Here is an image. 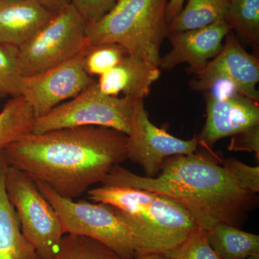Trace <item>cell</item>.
I'll return each mask as SVG.
<instances>
[{
    "label": "cell",
    "mask_w": 259,
    "mask_h": 259,
    "mask_svg": "<svg viewBox=\"0 0 259 259\" xmlns=\"http://www.w3.org/2000/svg\"><path fill=\"white\" fill-rule=\"evenodd\" d=\"M127 139L116 130L83 126L30 133L0 151L9 166L74 199L127 159Z\"/></svg>",
    "instance_id": "cell-1"
},
{
    "label": "cell",
    "mask_w": 259,
    "mask_h": 259,
    "mask_svg": "<svg viewBox=\"0 0 259 259\" xmlns=\"http://www.w3.org/2000/svg\"><path fill=\"white\" fill-rule=\"evenodd\" d=\"M102 184L166 195L179 202L197 226L207 232L221 223L241 228L258 201V194L242 187L226 167L202 153L167 158L155 177L139 176L117 165Z\"/></svg>",
    "instance_id": "cell-2"
},
{
    "label": "cell",
    "mask_w": 259,
    "mask_h": 259,
    "mask_svg": "<svg viewBox=\"0 0 259 259\" xmlns=\"http://www.w3.org/2000/svg\"><path fill=\"white\" fill-rule=\"evenodd\" d=\"M88 193L93 202L115 207L131 231L136 254L165 253L199 228L179 202L163 194L103 185Z\"/></svg>",
    "instance_id": "cell-3"
},
{
    "label": "cell",
    "mask_w": 259,
    "mask_h": 259,
    "mask_svg": "<svg viewBox=\"0 0 259 259\" xmlns=\"http://www.w3.org/2000/svg\"><path fill=\"white\" fill-rule=\"evenodd\" d=\"M168 0H117L97 23L87 27L89 46L114 42L159 67L162 42L168 36L166 10Z\"/></svg>",
    "instance_id": "cell-4"
},
{
    "label": "cell",
    "mask_w": 259,
    "mask_h": 259,
    "mask_svg": "<svg viewBox=\"0 0 259 259\" xmlns=\"http://www.w3.org/2000/svg\"><path fill=\"white\" fill-rule=\"evenodd\" d=\"M36 184L57 212L65 234L79 235L100 242L123 259H132L136 255L128 227L113 206L75 201L60 195L47 184Z\"/></svg>",
    "instance_id": "cell-5"
},
{
    "label": "cell",
    "mask_w": 259,
    "mask_h": 259,
    "mask_svg": "<svg viewBox=\"0 0 259 259\" xmlns=\"http://www.w3.org/2000/svg\"><path fill=\"white\" fill-rule=\"evenodd\" d=\"M5 190L14 207L22 232L40 259H53L64 238L62 223L55 209L28 174L9 166Z\"/></svg>",
    "instance_id": "cell-6"
},
{
    "label": "cell",
    "mask_w": 259,
    "mask_h": 259,
    "mask_svg": "<svg viewBox=\"0 0 259 259\" xmlns=\"http://www.w3.org/2000/svg\"><path fill=\"white\" fill-rule=\"evenodd\" d=\"M136 100L102 93L97 81L77 96L34 121L31 134L83 126H98L129 136L132 130Z\"/></svg>",
    "instance_id": "cell-7"
},
{
    "label": "cell",
    "mask_w": 259,
    "mask_h": 259,
    "mask_svg": "<svg viewBox=\"0 0 259 259\" xmlns=\"http://www.w3.org/2000/svg\"><path fill=\"white\" fill-rule=\"evenodd\" d=\"M87 27L72 5L63 7L46 26L18 48L22 76L39 74L84 51L89 47Z\"/></svg>",
    "instance_id": "cell-8"
},
{
    "label": "cell",
    "mask_w": 259,
    "mask_h": 259,
    "mask_svg": "<svg viewBox=\"0 0 259 259\" xmlns=\"http://www.w3.org/2000/svg\"><path fill=\"white\" fill-rule=\"evenodd\" d=\"M197 138L182 140L151 122L144 100H136L131 134L127 136V158L144 168L147 177L157 176L167 158L196 152Z\"/></svg>",
    "instance_id": "cell-9"
},
{
    "label": "cell",
    "mask_w": 259,
    "mask_h": 259,
    "mask_svg": "<svg viewBox=\"0 0 259 259\" xmlns=\"http://www.w3.org/2000/svg\"><path fill=\"white\" fill-rule=\"evenodd\" d=\"M83 51L39 74L23 76L21 96L35 118L47 115L96 82L83 69Z\"/></svg>",
    "instance_id": "cell-10"
},
{
    "label": "cell",
    "mask_w": 259,
    "mask_h": 259,
    "mask_svg": "<svg viewBox=\"0 0 259 259\" xmlns=\"http://www.w3.org/2000/svg\"><path fill=\"white\" fill-rule=\"evenodd\" d=\"M225 39L219 54L196 74L191 88L205 92L214 83H228L238 93L258 102V59L243 49L232 30Z\"/></svg>",
    "instance_id": "cell-11"
},
{
    "label": "cell",
    "mask_w": 259,
    "mask_h": 259,
    "mask_svg": "<svg viewBox=\"0 0 259 259\" xmlns=\"http://www.w3.org/2000/svg\"><path fill=\"white\" fill-rule=\"evenodd\" d=\"M207 119L199 145L209 148L219 140L232 137L259 125L258 102L231 89L206 92Z\"/></svg>",
    "instance_id": "cell-12"
},
{
    "label": "cell",
    "mask_w": 259,
    "mask_h": 259,
    "mask_svg": "<svg viewBox=\"0 0 259 259\" xmlns=\"http://www.w3.org/2000/svg\"><path fill=\"white\" fill-rule=\"evenodd\" d=\"M224 19L204 28L168 34L172 48L161 57L159 69L170 71L181 64H189V71L198 74L219 54L231 31Z\"/></svg>",
    "instance_id": "cell-13"
},
{
    "label": "cell",
    "mask_w": 259,
    "mask_h": 259,
    "mask_svg": "<svg viewBox=\"0 0 259 259\" xmlns=\"http://www.w3.org/2000/svg\"><path fill=\"white\" fill-rule=\"evenodd\" d=\"M160 75L158 66L128 54L113 69L100 76L97 87L109 96L123 94L124 97L134 100H144Z\"/></svg>",
    "instance_id": "cell-14"
},
{
    "label": "cell",
    "mask_w": 259,
    "mask_h": 259,
    "mask_svg": "<svg viewBox=\"0 0 259 259\" xmlns=\"http://www.w3.org/2000/svg\"><path fill=\"white\" fill-rule=\"evenodd\" d=\"M54 15L37 0H0V44L21 47Z\"/></svg>",
    "instance_id": "cell-15"
},
{
    "label": "cell",
    "mask_w": 259,
    "mask_h": 259,
    "mask_svg": "<svg viewBox=\"0 0 259 259\" xmlns=\"http://www.w3.org/2000/svg\"><path fill=\"white\" fill-rule=\"evenodd\" d=\"M8 164L0 151V259H40L22 232L5 190Z\"/></svg>",
    "instance_id": "cell-16"
},
{
    "label": "cell",
    "mask_w": 259,
    "mask_h": 259,
    "mask_svg": "<svg viewBox=\"0 0 259 259\" xmlns=\"http://www.w3.org/2000/svg\"><path fill=\"white\" fill-rule=\"evenodd\" d=\"M209 245L221 259H259V236L226 223L209 230Z\"/></svg>",
    "instance_id": "cell-17"
},
{
    "label": "cell",
    "mask_w": 259,
    "mask_h": 259,
    "mask_svg": "<svg viewBox=\"0 0 259 259\" xmlns=\"http://www.w3.org/2000/svg\"><path fill=\"white\" fill-rule=\"evenodd\" d=\"M228 0H188L185 8L167 25L168 34L208 26L224 19Z\"/></svg>",
    "instance_id": "cell-18"
},
{
    "label": "cell",
    "mask_w": 259,
    "mask_h": 259,
    "mask_svg": "<svg viewBox=\"0 0 259 259\" xmlns=\"http://www.w3.org/2000/svg\"><path fill=\"white\" fill-rule=\"evenodd\" d=\"M35 119L31 107L23 96L10 99L0 112V151L30 134Z\"/></svg>",
    "instance_id": "cell-19"
},
{
    "label": "cell",
    "mask_w": 259,
    "mask_h": 259,
    "mask_svg": "<svg viewBox=\"0 0 259 259\" xmlns=\"http://www.w3.org/2000/svg\"><path fill=\"white\" fill-rule=\"evenodd\" d=\"M224 20L231 30L253 45H258L259 0H236L230 3Z\"/></svg>",
    "instance_id": "cell-20"
},
{
    "label": "cell",
    "mask_w": 259,
    "mask_h": 259,
    "mask_svg": "<svg viewBox=\"0 0 259 259\" xmlns=\"http://www.w3.org/2000/svg\"><path fill=\"white\" fill-rule=\"evenodd\" d=\"M53 259H123L106 245L79 235L65 234Z\"/></svg>",
    "instance_id": "cell-21"
},
{
    "label": "cell",
    "mask_w": 259,
    "mask_h": 259,
    "mask_svg": "<svg viewBox=\"0 0 259 259\" xmlns=\"http://www.w3.org/2000/svg\"><path fill=\"white\" fill-rule=\"evenodd\" d=\"M128 54L125 48L114 42L89 46L83 51V69L92 77L100 76L113 69Z\"/></svg>",
    "instance_id": "cell-22"
},
{
    "label": "cell",
    "mask_w": 259,
    "mask_h": 259,
    "mask_svg": "<svg viewBox=\"0 0 259 259\" xmlns=\"http://www.w3.org/2000/svg\"><path fill=\"white\" fill-rule=\"evenodd\" d=\"M23 77L18 47L0 44V96H20Z\"/></svg>",
    "instance_id": "cell-23"
},
{
    "label": "cell",
    "mask_w": 259,
    "mask_h": 259,
    "mask_svg": "<svg viewBox=\"0 0 259 259\" xmlns=\"http://www.w3.org/2000/svg\"><path fill=\"white\" fill-rule=\"evenodd\" d=\"M207 235V231L198 228L176 248L163 254L168 259H221L209 245Z\"/></svg>",
    "instance_id": "cell-24"
},
{
    "label": "cell",
    "mask_w": 259,
    "mask_h": 259,
    "mask_svg": "<svg viewBox=\"0 0 259 259\" xmlns=\"http://www.w3.org/2000/svg\"><path fill=\"white\" fill-rule=\"evenodd\" d=\"M223 166L236 179L239 185L253 194L259 192V166H251L234 158L226 159Z\"/></svg>",
    "instance_id": "cell-25"
},
{
    "label": "cell",
    "mask_w": 259,
    "mask_h": 259,
    "mask_svg": "<svg viewBox=\"0 0 259 259\" xmlns=\"http://www.w3.org/2000/svg\"><path fill=\"white\" fill-rule=\"evenodd\" d=\"M117 0H69L88 25L100 21L112 9Z\"/></svg>",
    "instance_id": "cell-26"
},
{
    "label": "cell",
    "mask_w": 259,
    "mask_h": 259,
    "mask_svg": "<svg viewBox=\"0 0 259 259\" xmlns=\"http://www.w3.org/2000/svg\"><path fill=\"white\" fill-rule=\"evenodd\" d=\"M228 150L255 153L259 160V125L232 136Z\"/></svg>",
    "instance_id": "cell-27"
},
{
    "label": "cell",
    "mask_w": 259,
    "mask_h": 259,
    "mask_svg": "<svg viewBox=\"0 0 259 259\" xmlns=\"http://www.w3.org/2000/svg\"><path fill=\"white\" fill-rule=\"evenodd\" d=\"M185 0H168L166 10L167 23H169L181 11L185 4Z\"/></svg>",
    "instance_id": "cell-28"
},
{
    "label": "cell",
    "mask_w": 259,
    "mask_h": 259,
    "mask_svg": "<svg viewBox=\"0 0 259 259\" xmlns=\"http://www.w3.org/2000/svg\"><path fill=\"white\" fill-rule=\"evenodd\" d=\"M42 6L56 14L69 3V0H37Z\"/></svg>",
    "instance_id": "cell-29"
},
{
    "label": "cell",
    "mask_w": 259,
    "mask_h": 259,
    "mask_svg": "<svg viewBox=\"0 0 259 259\" xmlns=\"http://www.w3.org/2000/svg\"><path fill=\"white\" fill-rule=\"evenodd\" d=\"M132 259H168L163 253H144L136 254Z\"/></svg>",
    "instance_id": "cell-30"
},
{
    "label": "cell",
    "mask_w": 259,
    "mask_h": 259,
    "mask_svg": "<svg viewBox=\"0 0 259 259\" xmlns=\"http://www.w3.org/2000/svg\"><path fill=\"white\" fill-rule=\"evenodd\" d=\"M228 3H233V2L236 1V0H228Z\"/></svg>",
    "instance_id": "cell-31"
}]
</instances>
